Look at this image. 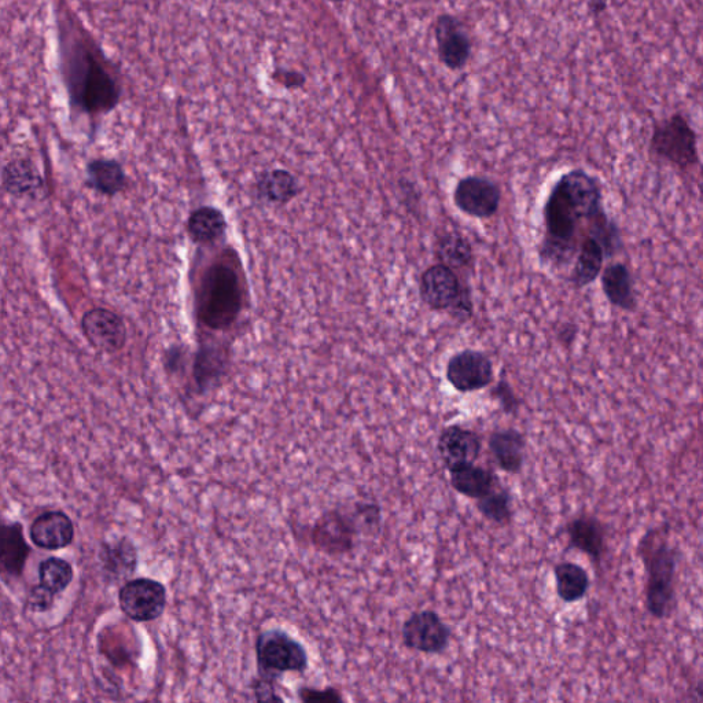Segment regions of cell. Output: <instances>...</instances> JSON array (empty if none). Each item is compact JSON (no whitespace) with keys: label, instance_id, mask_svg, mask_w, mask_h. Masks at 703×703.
<instances>
[{"label":"cell","instance_id":"cell-1","mask_svg":"<svg viewBox=\"0 0 703 703\" xmlns=\"http://www.w3.org/2000/svg\"><path fill=\"white\" fill-rule=\"evenodd\" d=\"M62 80L73 112L102 116L120 102V86L101 47L71 10L58 18Z\"/></svg>","mask_w":703,"mask_h":703},{"label":"cell","instance_id":"cell-2","mask_svg":"<svg viewBox=\"0 0 703 703\" xmlns=\"http://www.w3.org/2000/svg\"><path fill=\"white\" fill-rule=\"evenodd\" d=\"M605 212L598 180L584 169L566 172L552 187L544 205V238L539 246L541 264L566 267L576 259L583 223Z\"/></svg>","mask_w":703,"mask_h":703},{"label":"cell","instance_id":"cell-3","mask_svg":"<svg viewBox=\"0 0 703 703\" xmlns=\"http://www.w3.org/2000/svg\"><path fill=\"white\" fill-rule=\"evenodd\" d=\"M668 533V526L651 528L638 546L647 576L644 607L655 620H668L677 607L676 577L682 551L671 543Z\"/></svg>","mask_w":703,"mask_h":703},{"label":"cell","instance_id":"cell-4","mask_svg":"<svg viewBox=\"0 0 703 703\" xmlns=\"http://www.w3.org/2000/svg\"><path fill=\"white\" fill-rule=\"evenodd\" d=\"M423 303L433 311H447L452 318L465 323L473 316V298L469 287L460 282L454 270L434 264L423 272L419 282Z\"/></svg>","mask_w":703,"mask_h":703},{"label":"cell","instance_id":"cell-5","mask_svg":"<svg viewBox=\"0 0 703 703\" xmlns=\"http://www.w3.org/2000/svg\"><path fill=\"white\" fill-rule=\"evenodd\" d=\"M256 660L259 675L275 682L287 673L301 675L309 666L303 644L279 628L267 629L257 636Z\"/></svg>","mask_w":703,"mask_h":703},{"label":"cell","instance_id":"cell-6","mask_svg":"<svg viewBox=\"0 0 703 703\" xmlns=\"http://www.w3.org/2000/svg\"><path fill=\"white\" fill-rule=\"evenodd\" d=\"M650 149L655 156L683 171L699 164L697 134L680 113L655 124Z\"/></svg>","mask_w":703,"mask_h":703},{"label":"cell","instance_id":"cell-7","mask_svg":"<svg viewBox=\"0 0 703 703\" xmlns=\"http://www.w3.org/2000/svg\"><path fill=\"white\" fill-rule=\"evenodd\" d=\"M241 307L237 275L230 268H213L204 286L202 312L206 325L222 329L234 322Z\"/></svg>","mask_w":703,"mask_h":703},{"label":"cell","instance_id":"cell-8","mask_svg":"<svg viewBox=\"0 0 703 703\" xmlns=\"http://www.w3.org/2000/svg\"><path fill=\"white\" fill-rule=\"evenodd\" d=\"M119 605L124 616L132 621H156L167 609V588L161 581L149 577L125 581L119 591Z\"/></svg>","mask_w":703,"mask_h":703},{"label":"cell","instance_id":"cell-9","mask_svg":"<svg viewBox=\"0 0 703 703\" xmlns=\"http://www.w3.org/2000/svg\"><path fill=\"white\" fill-rule=\"evenodd\" d=\"M452 629L434 610H419L404 621L401 640L404 647L417 653L440 655L448 650Z\"/></svg>","mask_w":703,"mask_h":703},{"label":"cell","instance_id":"cell-10","mask_svg":"<svg viewBox=\"0 0 703 703\" xmlns=\"http://www.w3.org/2000/svg\"><path fill=\"white\" fill-rule=\"evenodd\" d=\"M360 529L352 511L333 509L320 515L312 526V544L329 555H344L355 548Z\"/></svg>","mask_w":703,"mask_h":703},{"label":"cell","instance_id":"cell-11","mask_svg":"<svg viewBox=\"0 0 703 703\" xmlns=\"http://www.w3.org/2000/svg\"><path fill=\"white\" fill-rule=\"evenodd\" d=\"M434 40L441 64L451 72L465 69L473 55V40L465 24L452 14H441L434 24Z\"/></svg>","mask_w":703,"mask_h":703},{"label":"cell","instance_id":"cell-12","mask_svg":"<svg viewBox=\"0 0 703 703\" xmlns=\"http://www.w3.org/2000/svg\"><path fill=\"white\" fill-rule=\"evenodd\" d=\"M445 375L459 393H473L488 388L495 381V370L487 353L463 349L448 360Z\"/></svg>","mask_w":703,"mask_h":703},{"label":"cell","instance_id":"cell-13","mask_svg":"<svg viewBox=\"0 0 703 703\" xmlns=\"http://www.w3.org/2000/svg\"><path fill=\"white\" fill-rule=\"evenodd\" d=\"M502 190L485 176L460 179L454 190V202L460 212L476 219H491L499 211Z\"/></svg>","mask_w":703,"mask_h":703},{"label":"cell","instance_id":"cell-14","mask_svg":"<svg viewBox=\"0 0 703 703\" xmlns=\"http://www.w3.org/2000/svg\"><path fill=\"white\" fill-rule=\"evenodd\" d=\"M568 546L566 551L576 550L599 565L607 552V528L595 515L581 513L565 526Z\"/></svg>","mask_w":703,"mask_h":703},{"label":"cell","instance_id":"cell-15","mask_svg":"<svg viewBox=\"0 0 703 703\" xmlns=\"http://www.w3.org/2000/svg\"><path fill=\"white\" fill-rule=\"evenodd\" d=\"M82 329L92 347L102 352L120 351L127 341V329L123 319L109 309L94 308L86 312L82 320Z\"/></svg>","mask_w":703,"mask_h":703},{"label":"cell","instance_id":"cell-16","mask_svg":"<svg viewBox=\"0 0 703 703\" xmlns=\"http://www.w3.org/2000/svg\"><path fill=\"white\" fill-rule=\"evenodd\" d=\"M481 452L480 434L463 426H448L437 440V454L448 471L466 463H476Z\"/></svg>","mask_w":703,"mask_h":703},{"label":"cell","instance_id":"cell-17","mask_svg":"<svg viewBox=\"0 0 703 703\" xmlns=\"http://www.w3.org/2000/svg\"><path fill=\"white\" fill-rule=\"evenodd\" d=\"M29 536L33 544L42 550H62L75 540V524L64 511H46L32 522Z\"/></svg>","mask_w":703,"mask_h":703},{"label":"cell","instance_id":"cell-18","mask_svg":"<svg viewBox=\"0 0 703 703\" xmlns=\"http://www.w3.org/2000/svg\"><path fill=\"white\" fill-rule=\"evenodd\" d=\"M526 437L514 428L493 430L488 439V448L496 465L504 473L515 476L525 466Z\"/></svg>","mask_w":703,"mask_h":703},{"label":"cell","instance_id":"cell-19","mask_svg":"<svg viewBox=\"0 0 703 703\" xmlns=\"http://www.w3.org/2000/svg\"><path fill=\"white\" fill-rule=\"evenodd\" d=\"M31 547L25 540L22 526L0 524V574L18 579L22 576Z\"/></svg>","mask_w":703,"mask_h":703},{"label":"cell","instance_id":"cell-20","mask_svg":"<svg viewBox=\"0 0 703 703\" xmlns=\"http://www.w3.org/2000/svg\"><path fill=\"white\" fill-rule=\"evenodd\" d=\"M449 482L459 495L474 500L484 498L502 484L498 474L476 463H466L449 470Z\"/></svg>","mask_w":703,"mask_h":703},{"label":"cell","instance_id":"cell-21","mask_svg":"<svg viewBox=\"0 0 703 703\" xmlns=\"http://www.w3.org/2000/svg\"><path fill=\"white\" fill-rule=\"evenodd\" d=\"M603 293L609 303L622 311L636 309L635 287L631 271L624 263L606 265L601 272Z\"/></svg>","mask_w":703,"mask_h":703},{"label":"cell","instance_id":"cell-22","mask_svg":"<svg viewBox=\"0 0 703 703\" xmlns=\"http://www.w3.org/2000/svg\"><path fill=\"white\" fill-rule=\"evenodd\" d=\"M606 257V250L598 239L591 235L585 237L573 261L570 283L576 289L590 286L601 276Z\"/></svg>","mask_w":703,"mask_h":703},{"label":"cell","instance_id":"cell-23","mask_svg":"<svg viewBox=\"0 0 703 703\" xmlns=\"http://www.w3.org/2000/svg\"><path fill=\"white\" fill-rule=\"evenodd\" d=\"M101 561L112 583L127 580L138 566V551L130 539L123 537L114 543L103 544Z\"/></svg>","mask_w":703,"mask_h":703},{"label":"cell","instance_id":"cell-24","mask_svg":"<svg viewBox=\"0 0 703 703\" xmlns=\"http://www.w3.org/2000/svg\"><path fill=\"white\" fill-rule=\"evenodd\" d=\"M554 577L558 598L569 605L583 601L590 591V574L579 563L570 561L557 563Z\"/></svg>","mask_w":703,"mask_h":703},{"label":"cell","instance_id":"cell-25","mask_svg":"<svg viewBox=\"0 0 703 703\" xmlns=\"http://www.w3.org/2000/svg\"><path fill=\"white\" fill-rule=\"evenodd\" d=\"M436 253L440 263L454 271L465 270L473 264L474 252L469 239L454 231L440 235L437 239Z\"/></svg>","mask_w":703,"mask_h":703},{"label":"cell","instance_id":"cell-26","mask_svg":"<svg viewBox=\"0 0 703 703\" xmlns=\"http://www.w3.org/2000/svg\"><path fill=\"white\" fill-rule=\"evenodd\" d=\"M88 184L106 195L120 193L127 184L123 167L114 160H94L87 165Z\"/></svg>","mask_w":703,"mask_h":703},{"label":"cell","instance_id":"cell-27","mask_svg":"<svg viewBox=\"0 0 703 703\" xmlns=\"http://www.w3.org/2000/svg\"><path fill=\"white\" fill-rule=\"evenodd\" d=\"M3 184L11 194L33 195L42 189L43 180L31 161L14 160L3 169Z\"/></svg>","mask_w":703,"mask_h":703},{"label":"cell","instance_id":"cell-28","mask_svg":"<svg viewBox=\"0 0 703 703\" xmlns=\"http://www.w3.org/2000/svg\"><path fill=\"white\" fill-rule=\"evenodd\" d=\"M257 191L264 200L285 204L296 197L298 184L290 172L275 169L260 176Z\"/></svg>","mask_w":703,"mask_h":703},{"label":"cell","instance_id":"cell-29","mask_svg":"<svg viewBox=\"0 0 703 703\" xmlns=\"http://www.w3.org/2000/svg\"><path fill=\"white\" fill-rule=\"evenodd\" d=\"M476 507L478 513L492 524L504 526L513 521V498L509 489L502 484L484 498L476 500Z\"/></svg>","mask_w":703,"mask_h":703},{"label":"cell","instance_id":"cell-30","mask_svg":"<svg viewBox=\"0 0 703 703\" xmlns=\"http://www.w3.org/2000/svg\"><path fill=\"white\" fill-rule=\"evenodd\" d=\"M75 572L65 559L51 557L39 565V585L50 594H62L71 585Z\"/></svg>","mask_w":703,"mask_h":703},{"label":"cell","instance_id":"cell-31","mask_svg":"<svg viewBox=\"0 0 703 703\" xmlns=\"http://www.w3.org/2000/svg\"><path fill=\"white\" fill-rule=\"evenodd\" d=\"M189 230L195 241L212 242L216 238L222 237L224 230H226V219H224L222 212L206 206L191 215Z\"/></svg>","mask_w":703,"mask_h":703},{"label":"cell","instance_id":"cell-32","mask_svg":"<svg viewBox=\"0 0 703 703\" xmlns=\"http://www.w3.org/2000/svg\"><path fill=\"white\" fill-rule=\"evenodd\" d=\"M492 399L499 404L504 414L515 415L520 411L521 400L506 378H500L491 390Z\"/></svg>","mask_w":703,"mask_h":703},{"label":"cell","instance_id":"cell-33","mask_svg":"<svg viewBox=\"0 0 703 703\" xmlns=\"http://www.w3.org/2000/svg\"><path fill=\"white\" fill-rule=\"evenodd\" d=\"M298 697L304 702H342L344 697H342L340 691L336 688H325V690H318V688H301L298 691Z\"/></svg>","mask_w":703,"mask_h":703},{"label":"cell","instance_id":"cell-34","mask_svg":"<svg viewBox=\"0 0 703 703\" xmlns=\"http://www.w3.org/2000/svg\"><path fill=\"white\" fill-rule=\"evenodd\" d=\"M55 596L50 594L49 591L44 590L40 585H35L29 592L28 605L31 607L33 612H47L53 607Z\"/></svg>","mask_w":703,"mask_h":703},{"label":"cell","instance_id":"cell-35","mask_svg":"<svg viewBox=\"0 0 703 703\" xmlns=\"http://www.w3.org/2000/svg\"><path fill=\"white\" fill-rule=\"evenodd\" d=\"M253 691H255L257 701H283L281 695L276 694L275 680L268 679V677L260 676L259 679L255 680Z\"/></svg>","mask_w":703,"mask_h":703},{"label":"cell","instance_id":"cell-36","mask_svg":"<svg viewBox=\"0 0 703 703\" xmlns=\"http://www.w3.org/2000/svg\"><path fill=\"white\" fill-rule=\"evenodd\" d=\"M577 334V327L574 325L562 326L561 331H559V336H561V341L565 342L566 345L572 344L574 337Z\"/></svg>","mask_w":703,"mask_h":703},{"label":"cell","instance_id":"cell-37","mask_svg":"<svg viewBox=\"0 0 703 703\" xmlns=\"http://www.w3.org/2000/svg\"><path fill=\"white\" fill-rule=\"evenodd\" d=\"M590 9L595 16H601L603 11L607 9V0H588Z\"/></svg>","mask_w":703,"mask_h":703},{"label":"cell","instance_id":"cell-38","mask_svg":"<svg viewBox=\"0 0 703 703\" xmlns=\"http://www.w3.org/2000/svg\"><path fill=\"white\" fill-rule=\"evenodd\" d=\"M330 2L340 3V2H342V0H330Z\"/></svg>","mask_w":703,"mask_h":703}]
</instances>
